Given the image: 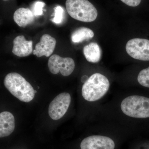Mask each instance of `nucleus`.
Listing matches in <instances>:
<instances>
[{"label": "nucleus", "instance_id": "f03ea898", "mask_svg": "<svg viewBox=\"0 0 149 149\" xmlns=\"http://www.w3.org/2000/svg\"><path fill=\"white\" fill-rule=\"evenodd\" d=\"M109 86V80L106 76L100 73H95L83 85L82 96L88 101H95L106 94Z\"/></svg>", "mask_w": 149, "mask_h": 149}, {"label": "nucleus", "instance_id": "dca6fc26", "mask_svg": "<svg viewBox=\"0 0 149 149\" xmlns=\"http://www.w3.org/2000/svg\"><path fill=\"white\" fill-rule=\"evenodd\" d=\"M54 17L51 20L56 24H60L61 23L64 17V14L65 13L64 9L61 6H58L54 8Z\"/></svg>", "mask_w": 149, "mask_h": 149}, {"label": "nucleus", "instance_id": "39448f33", "mask_svg": "<svg viewBox=\"0 0 149 149\" xmlns=\"http://www.w3.org/2000/svg\"><path fill=\"white\" fill-rule=\"evenodd\" d=\"M126 52L131 57L143 61H149V40L134 38L128 41L125 46Z\"/></svg>", "mask_w": 149, "mask_h": 149}, {"label": "nucleus", "instance_id": "9b49d317", "mask_svg": "<svg viewBox=\"0 0 149 149\" xmlns=\"http://www.w3.org/2000/svg\"><path fill=\"white\" fill-rule=\"evenodd\" d=\"M15 121L13 115L8 111L0 113V137H7L14 130Z\"/></svg>", "mask_w": 149, "mask_h": 149}, {"label": "nucleus", "instance_id": "f257e3e1", "mask_svg": "<svg viewBox=\"0 0 149 149\" xmlns=\"http://www.w3.org/2000/svg\"><path fill=\"white\" fill-rule=\"evenodd\" d=\"M4 84L12 95L22 102H29L35 97V91L32 85L16 72H10L7 74Z\"/></svg>", "mask_w": 149, "mask_h": 149}, {"label": "nucleus", "instance_id": "f8f14e48", "mask_svg": "<svg viewBox=\"0 0 149 149\" xmlns=\"http://www.w3.org/2000/svg\"><path fill=\"white\" fill-rule=\"evenodd\" d=\"M35 16L32 11L28 8H21L14 14V20L19 26L25 27L35 20Z\"/></svg>", "mask_w": 149, "mask_h": 149}, {"label": "nucleus", "instance_id": "423d86ee", "mask_svg": "<svg viewBox=\"0 0 149 149\" xmlns=\"http://www.w3.org/2000/svg\"><path fill=\"white\" fill-rule=\"evenodd\" d=\"M48 66L50 71L53 74H57L60 72L63 76H68L73 72L75 64L71 58H63L54 54L49 58Z\"/></svg>", "mask_w": 149, "mask_h": 149}, {"label": "nucleus", "instance_id": "20e7f679", "mask_svg": "<svg viewBox=\"0 0 149 149\" xmlns=\"http://www.w3.org/2000/svg\"><path fill=\"white\" fill-rule=\"evenodd\" d=\"M121 110L128 116L136 118L149 117V98L139 95L129 96L121 102Z\"/></svg>", "mask_w": 149, "mask_h": 149}, {"label": "nucleus", "instance_id": "9d476101", "mask_svg": "<svg viewBox=\"0 0 149 149\" xmlns=\"http://www.w3.org/2000/svg\"><path fill=\"white\" fill-rule=\"evenodd\" d=\"M13 53L17 56L23 57L29 56L32 52V42L27 41L23 35L18 36L13 40Z\"/></svg>", "mask_w": 149, "mask_h": 149}, {"label": "nucleus", "instance_id": "0eeeda50", "mask_svg": "<svg viewBox=\"0 0 149 149\" xmlns=\"http://www.w3.org/2000/svg\"><path fill=\"white\" fill-rule=\"evenodd\" d=\"M71 102V97L68 93L59 94L53 100L49 107V114L52 119L58 120L65 114Z\"/></svg>", "mask_w": 149, "mask_h": 149}, {"label": "nucleus", "instance_id": "a211bd4d", "mask_svg": "<svg viewBox=\"0 0 149 149\" xmlns=\"http://www.w3.org/2000/svg\"><path fill=\"white\" fill-rule=\"evenodd\" d=\"M121 1L127 5L131 7L139 6L141 1L140 0H121Z\"/></svg>", "mask_w": 149, "mask_h": 149}, {"label": "nucleus", "instance_id": "aec40b11", "mask_svg": "<svg viewBox=\"0 0 149 149\" xmlns=\"http://www.w3.org/2000/svg\"><path fill=\"white\" fill-rule=\"evenodd\" d=\"M35 93H37V91H35Z\"/></svg>", "mask_w": 149, "mask_h": 149}, {"label": "nucleus", "instance_id": "6ab92c4d", "mask_svg": "<svg viewBox=\"0 0 149 149\" xmlns=\"http://www.w3.org/2000/svg\"><path fill=\"white\" fill-rule=\"evenodd\" d=\"M88 77L86 75H84L83 77H82V78H81V81L83 83H85L87 80H88Z\"/></svg>", "mask_w": 149, "mask_h": 149}, {"label": "nucleus", "instance_id": "4468645a", "mask_svg": "<svg viewBox=\"0 0 149 149\" xmlns=\"http://www.w3.org/2000/svg\"><path fill=\"white\" fill-rule=\"evenodd\" d=\"M94 36V33L92 29L87 27H80L72 32L71 38L73 43H79L90 40Z\"/></svg>", "mask_w": 149, "mask_h": 149}, {"label": "nucleus", "instance_id": "ddd939ff", "mask_svg": "<svg viewBox=\"0 0 149 149\" xmlns=\"http://www.w3.org/2000/svg\"><path fill=\"white\" fill-rule=\"evenodd\" d=\"M83 53L85 58L90 62L96 63L101 59V49L97 43H91L85 46L83 49Z\"/></svg>", "mask_w": 149, "mask_h": 149}, {"label": "nucleus", "instance_id": "6e6552de", "mask_svg": "<svg viewBox=\"0 0 149 149\" xmlns=\"http://www.w3.org/2000/svg\"><path fill=\"white\" fill-rule=\"evenodd\" d=\"M81 149H114L115 143L109 137L92 136L83 139L80 144Z\"/></svg>", "mask_w": 149, "mask_h": 149}, {"label": "nucleus", "instance_id": "1a4fd4ad", "mask_svg": "<svg viewBox=\"0 0 149 149\" xmlns=\"http://www.w3.org/2000/svg\"><path fill=\"white\" fill-rule=\"evenodd\" d=\"M56 43L54 38L48 34H45L41 37L40 42L36 44L33 54L38 57L49 56L54 50Z\"/></svg>", "mask_w": 149, "mask_h": 149}, {"label": "nucleus", "instance_id": "2eb2a0df", "mask_svg": "<svg viewBox=\"0 0 149 149\" xmlns=\"http://www.w3.org/2000/svg\"><path fill=\"white\" fill-rule=\"evenodd\" d=\"M138 81L140 85L149 88V67L139 72Z\"/></svg>", "mask_w": 149, "mask_h": 149}, {"label": "nucleus", "instance_id": "7ed1b4c3", "mask_svg": "<svg viewBox=\"0 0 149 149\" xmlns=\"http://www.w3.org/2000/svg\"><path fill=\"white\" fill-rule=\"evenodd\" d=\"M65 6L69 15L78 21L92 22L97 17L95 7L87 0H67Z\"/></svg>", "mask_w": 149, "mask_h": 149}, {"label": "nucleus", "instance_id": "f3484780", "mask_svg": "<svg viewBox=\"0 0 149 149\" xmlns=\"http://www.w3.org/2000/svg\"><path fill=\"white\" fill-rule=\"evenodd\" d=\"M45 3L43 2H35L32 6V11L35 17L41 16L43 15V8L45 6Z\"/></svg>", "mask_w": 149, "mask_h": 149}]
</instances>
